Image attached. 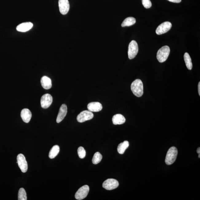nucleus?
I'll return each mask as SVG.
<instances>
[{"label":"nucleus","mask_w":200,"mask_h":200,"mask_svg":"<svg viewBox=\"0 0 200 200\" xmlns=\"http://www.w3.org/2000/svg\"><path fill=\"white\" fill-rule=\"evenodd\" d=\"M131 89L133 94L138 97H141L143 94V84L141 80L137 79L131 84Z\"/></svg>","instance_id":"nucleus-1"},{"label":"nucleus","mask_w":200,"mask_h":200,"mask_svg":"<svg viewBox=\"0 0 200 200\" xmlns=\"http://www.w3.org/2000/svg\"><path fill=\"white\" fill-rule=\"evenodd\" d=\"M170 52V49L168 46H163L160 48L157 53V59L159 62L160 63L165 62L168 58Z\"/></svg>","instance_id":"nucleus-2"},{"label":"nucleus","mask_w":200,"mask_h":200,"mask_svg":"<svg viewBox=\"0 0 200 200\" xmlns=\"http://www.w3.org/2000/svg\"><path fill=\"white\" fill-rule=\"evenodd\" d=\"M178 151L176 147H171L167 151L165 158V163L167 165H171L174 163L177 158Z\"/></svg>","instance_id":"nucleus-3"},{"label":"nucleus","mask_w":200,"mask_h":200,"mask_svg":"<svg viewBox=\"0 0 200 200\" xmlns=\"http://www.w3.org/2000/svg\"><path fill=\"white\" fill-rule=\"evenodd\" d=\"M138 50L137 43L134 40L131 41L129 44L128 51L129 58L130 59L134 58L137 55Z\"/></svg>","instance_id":"nucleus-4"},{"label":"nucleus","mask_w":200,"mask_h":200,"mask_svg":"<svg viewBox=\"0 0 200 200\" xmlns=\"http://www.w3.org/2000/svg\"><path fill=\"white\" fill-rule=\"evenodd\" d=\"M89 191V186L88 185L84 186L79 188L75 194L76 199L81 200L85 198L87 196Z\"/></svg>","instance_id":"nucleus-5"},{"label":"nucleus","mask_w":200,"mask_h":200,"mask_svg":"<svg viewBox=\"0 0 200 200\" xmlns=\"http://www.w3.org/2000/svg\"><path fill=\"white\" fill-rule=\"evenodd\" d=\"M17 160L18 165L22 172L23 173L26 172L28 170V165L24 155L22 154L18 155Z\"/></svg>","instance_id":"nucleus-6"},{"label":"nucleus","mask_w":200,"mask_h":200,"mask_svg":"<svg viewBox=\"0 0 200 200\" xmlns=\"http://www.w3.org/2000/svg\"><path fill=\"white\" fill-rule=\"evenodd\" d=\"M94 115L91 112L89 111H84L82 112L77 117V121L82 123L87 120H92Z\"/></svg>","instance_id":"nucleus-7"},{"label":"nucleus","mask_w":200,"mask_h":200,"mask_svg":"<svg viewBox=\"0 0 200 200\" xmlns=\"http://www.w3.org/2000/svg\"><path fill=\"white\" fill-rule=\"evenodd\" d=\"M119 185L117 180L114 179H108L104 182L102 186L106 190H112L118 188Z\"/></svg>","instance_id":"nucleus-8"},{"label":"nucleus","mask_w":200,"mask_h":200,"mask_svg":"<svg viewBox=\"0 0 200 200\" xmlns=\"http://www.w3.org/2000/svg\"><path fill=\"white\" fill-rule=\"evenodd\" d=\"M172 25L169 22H165L160 25L157 28L156 32L158 35H162L167 33L172 28Z\"/></svg>","instance_id":"nucleus-9"},{"label":"nucleus","mask_w":200,"mask_h":200,"mask_svg":"<svg viewBox=\"0 0 200 200\" xmlns=\"http://www.w3.org/2000/svg\"><path fill=\"white\" fill-rule=\"evenodd\" d=\"M53 102V98L49 94H45L41 97V106L44 109L48 108L51 105Z\"/></svg>","instance_id":"nucleus-10"},{"label":"nucleus","mask_w":200,"mask_h":200,"mask_svg":"<svg viewBox=\"0 0 200 200\" xmlns=\"http://www.w3.org/2000/svg\"><path fill=\"white\" fill-rule=\"evenodd\" d=\"M59 6L61 13L66 15L69 12L70 5L68 0H59Z\"/></svg>","instance_id":"nucleus-11"},{"label":"nucleus","mask_w":200,"mask_h":200,"mask_svg":"<svg viewBox=\"0 0 200 200\" xmlns=\"http://www.w3.org/2000/svg\"><path fill=\"white\" fill-rule=\"evenodd\" d=\"M67 113V107L65 104H63L61 106L59 112L57 115V122L59 123L64 120Z\"/></svg>","instance_id":"nucleus-12"},{"label":"nucleus","mask_w":200,"mask_h":200,"mask_svg":"<svg viewBox=\"0 0 200 200\" xmlns=\"http://www.w3.org/2000/svg\"><path fill=\"white\" fill-rule=\"evenodd\" d=\"M88 111L94 112H98L102 110V106L99 102H92L90 103L88 105Z\"/></svg>","instance_id":"nucleus-13"},{"label":"nucleus","mask_w":200,"mask_h":200,"mask_svg":"<svg viewBox=\"0 0 200 200\" xmlns=\"http://www.w3.org/2000/svg\"><path fill=\"white\" fill-rule=\"evenodd\" d=\"M33 26V23L31 22H24L18 25L17 30L19 32H26L31 29Z\"/></svg>","instance_id":"nucleus-14"},{"label":"nucleus","mask_w":200,"mask_h":200,"mask_svg":"<svg viewBox=\"0 0 200 200\" xmlns=\"http://www.w3.org/2000/svg\"><path fill=\"white\" fill-rule=\"evenodd\" d=\"M21 117L23 122L28 123L32 118V113L29 109L25 108L22 110L21 112Z\"/></svg>","instance_id":"nucleus-15"},{"label":"nucleus","mask_w":200,"mask_h":200,"mask_svg":"<svg viewBox=\"0 0 200 200\" xmlns=\"http://www.w3.org/2000/svg\"><path fill=\"white\" fill-rule=\"evenodd\" d=\"M41 84L42 87L45 89H50L52 86L51 79L46 76H43L41 78Z\"/></svg>","instance_id":"nucleus-16"},{"label":"nucleus","mask_w":200,"mask_h":200,"mask_svg":"<svg viewBox=\"0 0 200 200\" xmlns=\"http://www.w3.org/2000/svg\"><path fill=\"white\" fill-rule=\"evenodd\" d=\"M126 119L121 114H116L113 116L112 118L113 123L114 125H121L125 122Z\"/></svg>","instance_id":"nucleus-17"},{"label":"nucleus","mask_w":200,"mask_h":200,"mask_svg":"<svg viewBox=\"0 0 200 200\" xmlns=\"http://www.w3.org/2000/svg\"><path fill=\"white\" fill-rule=\"evenodd\" d=\"M129 146V143L127 141H125L119 144L117 150L120 154H123Z\"/></svg>","instance_id":"nucleus-18"},{"label":"nucleus","mask_w":200,"mask_h":200,"mask_svg":"<svg viewBox=\"0 0 200 200\" xmlns=\"http://www.w3.org/2000/svg\"><path fill=\"white\" fill-rule=\"evenodd\" d=\"M136 22V19L132 17L127 18L124 20L123 22L122 23L121 26L123 27L125 26H131V25L135 24Z\"/></svg>","instance_id":"nucleus-19"},{"label":"nucleus","mask_w":200,"mask_h":200,"mask_svg":"<svg viewBox=\"0 0 200 200\" xmlns=\"http://www.w3.org/2000/svg\"><path fill=\"white\" fill-rule=\"evenodd\" d=\"M59 151H60V148H59V146L57 145L54 146L50 151L49 155V158L50 159L54 158L58 155Z\"/></svg>","instance_id":"nucleus-20"},{"label":"nucleus","mask_w":200,"mask_h":200,"mask_svg":"<svg viewBox=\"0 0 200 200\" xmlns=\"http://www.w3.org/2000/svg\"><path fill=\"white\" fill-rule=\"evenodd\" d=\"M184 58L185 61L186 65L187 68L189 70H191L192 68V64L191 59L190 58V55L188 53H185L184 55Z\"/></svg>","instance_id":"nucleus-21"},{"label":"nucleus","mask_w":200,"mask_h":200,"mask_svg":"<svg viewBox=\"0 0 200 200\" xmlns=\"http://www.w3.org/2000/svg\"><path fill=\"white\" fill-rule=\"evenodd\" d=\"M102 156L100 152H97L94 155L92 162L94 164L96 165L100 163L101 161Z\"/></svg>","instance_id":"nucleus-22"},{"label":"nucleus","mask_w":200,"mask_h":200,"mask_svg":"<svg viewBox=\"0 0 200 200\" xmlns=\"http://www.w3.org/2000/svg\"><path fill=\"white\" fill-rule=\"evenodd\" d=\"M27 195L26 191L24 188H21L19 189L18 194V200H26Z\"/></svg>","instance_id":"nucleus-23"},{"label":"nucleus","mask_w":200,"mask_h":200,"mask_svg":"<svg viewBox=\"0 0 200 200\" xmlns=\"http://www.w3.org/2000/svg\"><path fill=\"white\" fill-rule=\"evenodd\" d=\"M79 157L81 159H83L85 157L86 152L83 147H79L77 150Z\"/></svg>","instance_id":"nucleus-24"},{"label":"nucleus","mask_w":200,"mask_h":200,"mask_svg":"<svg viewBox=\"0 0 200 200\" xmlns=\"http://www.w3.org/2000/svg\"><path fill=\"white\" fill-rule=\"evenodd\" d=\"M142 3L145 8L149 9L152 6V3L150 0H142Z\"/></svg>","instance_id":"nucleus-25"},{"label":"nucleus","mask_w":200,"mask_h":200,"mask_svg":"<svg viewBox=\"0 0 200 200\" xmlns=\"http://www.w3.org/2000/svg\"><path fill=\"white\" fill-rule=\"evenodd\" d=\"M167 1L171 2L179 3L181 2L182 0H167Z\"/></svg>","instance_id":"nucleus-26"},{"label":"nucleus","mask_w":200,"mask_h":200,"mask_svg":"<svg viewBox=\"0 0 200 200\" xmlns=\"http://www.w3.org/2000/svg\"><path fill=\"white\" fill-rule=\"evenodd\" d=\"M198 93H199V95L200 96V82H199V84H198Z\"/></svg>","instance_id":"nucleus-27"},{"label":"nucleus","mask_w":200,"mask_h":200,"mask_svg":"<svg viewBox=\"0 0 200 200\" xmlns=\"http://www.w3.org/2000/svg\"><path fill=\"white\" fill-rule=\"evenodd\" d=\"M197 152L198 154H200V148L199 147L198 148L197 150Z\"/></svg>","instance_id":"nucleus-28"},{"label":"nucleus","mask_w":200,"mask_h":200,"mask_svg":"<svg viewBox=\"0 0 200 200\" xmlns=\"http://www.w3.org/2000/svg\"><path fill=\"white\" fill-rule=\"evenodd\" d=\"M198 157L200 158V154H199V156H198Z\"/></svg>","instance_id":"nucleus-29"}]
</instances>
